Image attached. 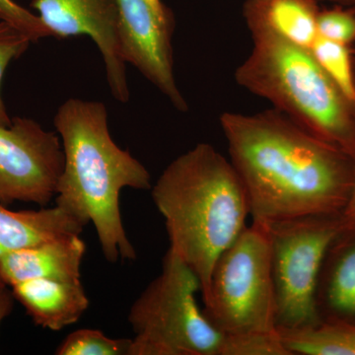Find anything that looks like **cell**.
<instances>
[{
  "instance_id": "4",
  "label": "cell",
  "mask_w": 355,
  "mask_h": 355,
  "mask_svg": "<svg viewBox=\"0 0 355 355\" xmlns=\"http://www.w3.org/2000/svg\"><path fill=\"white\" fill-rule=\"evenodd\" d=\"M200 289L197 275L169 248L162 272L130 308L135 336L128 355H289L279 335L235 336L219 330L196 300Z\"/></svg>"
},
{
  "instance_id": "24",
  "label": "cell",
  "mask_w": 355,
  "mask_h": 355,
  "mask_svg": "<svg viewBox=\"0 0 355 355\" xmlns=\"http://www.w3.org/2000/svg\"><path fill=\"white\" fill-rule=\"evenodd\" d=\"M318 2H331L335 6H355V0H317Z\"/></svg>"
},
{
  "instance_id": "14",
  "label": "cell",
  "mask_w": 355,
  "mask_h": 355,
  "mask_svg": "<svg viewBox=\"0 0 355 355\" xmlns=\"http://www.w3.org/2000/svg\"><path fill=\"white\" fill-rule=\"evenodd\" d=\"M317 0H246L243 16L252 36L270 35L310 50L318 38Z\"/></svg>"
},
{
  "instance_id": "22",
  "label": "cell",
  "mask_w": 355,
  "mask_h": 355,
  "mask_svg": "<svg viewBox=\"0 0 355 355\" xmlns=\"http://www.w3.org/2000/svg\"><path fill=\"white\" fill-rule=\"evenodd\" d=\"M12 291L6 286H0V324L12 312L14 307Z\"/></svg>"
},
{
  "instance_id": "5",
  "label": "cell",
  "mask_w": 355,
  "mask_h": 355,
  "mask_svg": "<svg viewBox=\"0 0 355 355\" xmlns=\"http://www.w3.org/2000/svg\"><path fill=\"white\" fill-rule=\"evenodd\" d=\"M252 38L251 53L236 69L238 85L355 159V104L311 51L270 35Z\"/></svg>"
},
{
  "instance_id": "21",
  "label": "cell",
  "mask_w": 355,
  "mask_h": 355,
  "mask_svg": "<svg viewBox=\"0 0 355 355\" xmlns=\"http://www.w3.org/2000/svg\"><path fill=\"white\" fill-rule=\"evenodd\" d=\"M0 21L10 23L37 43L40 39L53 36L39 16L20 6L14 0H0Z\"/></svg>"
},
{
  "instance_id": "19",
  "label": "cell",
  "mask_w": 355,
  "mask_h": 355,
  "mask_svg": "<svg viewBox=\"0 0 355 355\" xmlns=\"http://www.w3.org/2000/svg\"><path fill=\"white\" fill-rule=\"evenodd\" d=\"M317 29L322 38L349 46L355 42L354 6H335L320 9Z\"/></svg>"
},
{
  "instance_id": "11",
  "label": "cell",
  "mask_w": 355,
  "mask_h": 355,
  "mask_svg": "<svg viewBox=\"0 0 355 355\" xmlns=\"http://www.w3.org/2000/svg\"><path fill=\"white\" fill-rule=\"evenodd\" d=\"M86 245L79 235L23 248L0 259V280L6 286L31 279L81 282Z\"/></svg>"
},
{
  "instance_id": "13",
  "label": "cell",
  "mask_w": 355,
  "mask_h": 355,
  "mask_svg": "<svg viewBox=\"0 0 355 355\" xmlns=\"http://www.w3.org/2000/svg\"><path fill=\"white\" fill-rule=\"evenodd\" d=\"M10 288L34 323L51 331L77 323L90 304L81 282L31 279Z\"/></svg>"
},
{
  "instance_id": "16",
  "label": "cell",
  "mask_w": 355,
  "mask_h": 355,
  "mask_svg": "<svg viewBox=\"0 0 355 355\" xmlns=\"http://www.w3.org/2000/svg\"><path fill=\"white\" fill-rule=\"evenodd\" d=\"M289 355H355V324L322 321L317 326L277 330Z\"/></svg>"
},
{
  "instance_id": "7",
  "label": "cell",
  "mask_w": 355,
  "mask_h": 355,
  "mask_svg": "<svg viewBox=\"0 0 355 355\" xmlns=\"http://www.w3.org/2000/svg\"><path fill=\"white\" fill-rule=\"evenodd\" d=\"M349 224L343 214L268 224L277 330L321 323L316 302L320 272L331 243Z\"/></svg>"
},
{
  "instance_id": "12",
  "label": "cell",
  "mask_w": 355,
  "mask_h": 355,
  "mask_svg": "<svg viewBox=\"0 0 355 355\" xmlns=\"http://www.w3.org/2000/svg\"><path fill=\"white\" fill-rule=\"evenodd\" d=\"M316 302L321 321L355 324V223L349 224L327 252Z\"/></svg>"
},
{
  "instance_id": "3",
  "label": "cell",
  "mask_w": 355,
  "mask_h": 355,
  "mask_svg": "<svg viewBox=\"0 0 355 355\" xmlns=\"http://www.w3.org/2000/svg\"><path fill=\"white\" fill-rule=\"evenodd\" d=\"M172 249L197 275L202 297L222 253L247 227L249 202L229 159L198 144L172 161L153 188Z\"/></svg>"
},
{
  "instance_id": "10",
  "label": "cell",
  "mask_w": 355,
  "mask_h": 355,
  "mask_svg": "<svg viewBox=\"0 0 355 355\" xmlns=\"http://www.w3.org/2000/svg\"><path fill=\"white\" fill-rule=\"evenodd\" d=\"M31 6L38 11L40 19L53 36L90 37L104 60L107 81L114 99L128 101L127 64L119 39L116 0H32Z\"/></svg>"
},
{
  "instance_id": "6",
  "label": "cell",
  "mask_w": 355,
  "mask_h": 355,
  "mask_svg": "<svg viewBox=\"0 0 355 355\" xmlns=\"http://www.w3.org/2000/svg\"><path fill=\"white\" fill-rule=\"evenodd\" d=\"M203 312L227 335H279L268 225L253 221L219 257Z\"/></svg>"
},
{
  "instance_id": "17",
  "label": "cell",
  "mask_w": 355,
  "mask_h": 355,
  "mask_svg": "<svg viewBox=\"0 0 355 355\" xmlns=\"http://www.w3.org/2000/svg\"><path fill=\"white\" fill-rule=\"evenodd\" d=\"M310 51L345 97L355 104V73L349 46L318 36Z\"/></svg>"
},
{
  "instance_id": "18",
  "label": "cell",
  "mask_w": 355,
  "mask_h": 355,
  "mask_svg": "<svg viewBox=\"0 0 355 355\" xmlns=\"http://www.w3.org/2000/svg\"><path fill=\"white\" fill-rule=\"evenodd\" d=\"M132 340H114L103 331L81 329L70 334L55 350L58 355H128Z\"/></svg>"
},
{
  "instance_id": "15",
  "label": "cell",
  "mask_w": 355,
  "mask_h": 355,
  "mask_svg": "<svg viewBox=\"0 0 355 355\" xmlns=\"http://www.w3.org/2000/svg\"><path fill=\"white\" fill-rule=\"evenodd\" d=\"M84 227L83 222L58 205L13 211L0 202V259L23 248L80 235ZM0 286L6 284L0 280Z\"/></svg>"
},
{
  "instance_id": "9",
  "label": "cell",
  "mask_w": 355,
  "mask_h": 355,
  "mask_svg": "<svg viewBox=\"0 0 355 355\" xmlns=\"http://www.w3.org/2000/svg\"><path fill=\"white\" fill-rule=\"evenodd\" d=\"M116 3L119 39L125 64L137 67L178 111H188L175 78L174 13L163 0H116Z\"/></svg>"
},
{
  "instance_id": "8",
  "label": "cell",
  "mask_w": 355,
  "mask_h": 355,
  "mask_svg": "<svg viewBox=\"0 0 355 355\" xmlns=\"http://www.w3.org/2000/svg\"><path fill=\"white\" fill-rule=\"evenodd\" d=\"M64 166L57 133L20 116L8 127L0 125V202L44 207L57 195Z\"/></svg>"
},
{
  "instance_id": "23",
  "label": "cell",
  "mask_w": 355,
  "mask_h": 355,
  "mask_svg": "<svg viewBox=\"0 0 355 355\" xmlns=\"http://www.w3.org/2000/svg\"><path fill=\"white\" fill-rule=\"evenodd\" d=\"M343 216L345 217L347 220L352 222V223H355V183L349 205H347L345 211H343Z\"/></svg>"
},
{
  "instance_id": "2",
  "label": "cell",
  "mask_w": 355,
  "mask_h": 355,
  "mask_svg": "<svg viewBox=\"0 0 355 355\" xmlns=\"http://www.w3.org/2000/svg\"><path fill=\"white\" fill-rule=\"evenodd\" d=\"M53 125L64 153L55 205L85 226L92 222L109 263L135 260L121 220L120 195L125 188L150 190L148 170L112 139L103 103L71 98L58 108Z\"/></svg>"
},
{
  "instance_id": "1",
  "label": "cell",
  "mask_w": 355,
  "mask_h": 355,
  "mask_svg": "<svg viewBox=\"0 0 355 355\" xmlns=\"http://www.w3.org/2000/svg\"><path fill=\"white\" fill-rule=\"evenodd\" d=\"M220 125L253 221L343 214L354 191V157L275 109L224 113Z\"/></svg>"
},
{
  "instance_id": "20",
  "label": "cell",
  "mask_w": 355,
  "mask_h": 355,
  "mask_svg": "<svg viewBox=\"0 0 355 355\" xmlns=\"http://www.w3.org/2000/svg\"><path fill=\"white\" fill-rule=\"evenodd\" d=\"M31 40L17 27L0 21V125L8 127L12 119L7 113L1 95V83L4 72L13 60L20 58L29 48Z\"/></svg>"
}]
</instances>
